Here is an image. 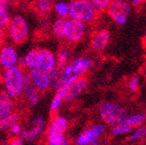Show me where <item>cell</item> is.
<instances>
[{
  "instance_id": "29",
  "label": "cell",
  "mask_w": 146,
  "mask_h": 145,
  "mask_svg": "<svg viewBox=\"0 0 146 145\" xmlns=\"http://www.w3.org/2000/svg\"><path fill=\"white\" fill-rule=\"evenodd\" d=\"M98 11H106L112 0H91Z\"/></svg>"
},
{
  "instance_id": "2",
  "label": "cell",
  "mask_w": 146,
  "mask_h": 145,
  "mask_svg": "<svg viewBox=\"0 0 146 145\" xmlns=\"http://www.w3.org/2000/svg\"><path fill=\"white\" fill-rule=\"evenodd\" d=\"M2 82L4 90L13 100H16L21 96L25 85L31 82V78L29 73L25 72L21 66L16 65L11 68L4 69Z\"/></svg>"
},
{
  "instance_id": "19",
  "label": "cell",
  "mask_w": 146,
  "mask_h": 145,
  "mask_svg": "<svg viewBox=\"0 0 146 145\" xmlns=\"http://www.w3.org/2000/svg\"><path fill=\"white\" fill-rule=\"evenodd\" d=\"M67 86L68 85H63L60 86L56 89L55 95L53 96L52 100L50 104V112L51 113H56L60 107L62 106L64 102H65V98H66L67 93Z\"/></svg>"
},
{
  "instance_id": "6",
  "label": "cell",
  "mask_w": 146,
  "mask_h": 145,
  "mask_svg": "<svg viewBox=\"0 0 146 145\" xmlns=\"http://www.w3.org/2000/svg\"><path fill=\"white\" fill-rule=\"evenodd\" d=\"M9 39L14 44H23L30 36V25L27 19L21 14L12 16L10 23L7 27Z\"/></svg>"
},
{
  "instance_id": "8",
  "label": "cell",
  "mask_w": 146,
  "mask_h": 145,
  "mask_svg": "<svg viewBox=\"0 0 146 145\" xmlns=\"http://www.w3.org/2000/svg\"><path fill=\"white\" fill-rule=\"evenodd\" d=\"M107 11L117 25H125L131 13V3L128 0H112Z\"/></svg>"
},
{
  "instance_id": "13",
  "label": "cell",
  "mask_w": 146,
  "mask_h": 145,
  "mask_svg": "<svg viewBox=\"0 0 146 145\" xmlns=\"http://www.w3.org/2000/svg\"><path fill=\"white\" fill-rule=\"evenodd\" d=\"M87 85V80L85 78H78L77 80H75L74 82H72L71 84H69L67 86V93L66 98H65V102H73L76 98H78L80 95L83 93V91L85 90Z\"/></svg>"
},
{
  "instance_id": "15",
  "label": "cell",
  "mask_w": 146,
  "mask_h": 145,
  "mask_svg": "<svg viewBox=\"0 0 146 145\" xmlns=\"http://www.w3.org/2000/svg\"><path fill=\"white\" fill-rule=\"evenodd\" d=\"M111 35L107 30H100L94 33L90 40V48L94 52H102L105 50L110 42Z\"/></svg>"
},
{
  "instance_id": "30",
  "label": "cell",
  "mask_w": 146,
  "mask_h": 145,
  "mask_svg": "<svg viewBox=\"0 0 146 145\" xmlns=\"http://www.w3.org/2000/svg\"><path fill=\"white\" fill-rule=\"evenodd\" d=\"M23 127L21 126V122L17 121V122L13 123V124L10 126L8 131L12 136H21V132H23Z\"/></svg>"
},
{
  "instance_id": "18",
  "label": "cell",
  "mask_w": 146,
  "mask_h": 145,
  "mask_svg": "<svg viewBox=\"0 0 146 145\" xmlns=\"http://www.w3.org/2000/svg\"><path fill=\"white\" fill-rule=\"evenodd\" d=\"M13 98L6 91H0V118L6 117L13 113Z\"/></svg>"
},
{
  "instance_id": "16",
  "label": "cell",
  "mask_w": 146,
  "mask_h": 145,
  "mask_svg": "<svg viewBox=\"0 0 146 145\" xmlns=\"http://www.w3.org/2000/svg\"><path fill=\"white\" fill-rule=\"evenodd\" d=\"M21 96H23V100H25V102L29 106L35 107V106H36V104L41 102L42 91L36 88L32 82H29V83H27L25 85V88H23Z\"/></svg>"
},
{
  "instance_id": "20",
  "label": "cell",
  "mask_w": 146,
  "mask_h": 145,
  "mask_svg": "<svg viewBox=\"0 0 146 145\" xmlns=\"http://www.w3.org/2000/svg\"><path fill=\"white\" fill-rule=\"evenodd\" d=\"M9 0H0V30H7L10 21L11 14L9 11Z\"/></svg>"
},
{
  "instance_id": "17",
  "label": "cell",
  "mask_w": 146,
  "mask_h": 145,
  "mask_svg": "<svg viewBox=\"0 0 146 145\" xmlns=\"http://www.w3.org/2000/svg\"><path fill=\"white\" fill-rule=\"evenodd\" d=\"M19 64L23 68H27L29 70L40 67V50L32 49L23 58H21Z\"/></svg>"
},
{
  "instance_id": "22",
  "label": "cell",
  "mask_w": 146,
  "mask_h": 145,
  "mask_svg": "<svg viewBox=\"0 0 146 145\" xmlns=\"http://www.w3.org/2000/svg\"><path fill=\"white\" fill-rule=\"evenodd\" d=\"M53 10L58 17L66 18L67 16H69L70 12V3H68L67 0H57L56 2H54Z\"/></svg>"
},
{
  "instance_id": "5",
  "label": "cell",
  "mask_w": 146,
  "mask_h": 145,
  "mask_svg": "<svg viewBox=\"0 0 146 145\" xmlns=\"http://www.w3.org/2000/svg\"><path fill=\"white\" fill-rule=\"evenodd\" d=\"M98 12V9L91 0H72L70 2L69 16L84 23L85 25L96 21Z\"/></svg>"
},
{
  "instance_id": "35",
  "label": "cell",
  "mask_w": 146,
  "mask_h": 145,
  "mask_svg": "<svg viewBox=\"0 0 146 145\" xmlns=\"http://www.w3.org/2000/svg\"><path fill=\"white\" fill-rule=\"evenodd\" d=\"M145 79H146V71H145Z\"/></svg>"
},
{
  "instance_id": "25",
  "label": "cell",
  "mask_w": 146,
  "mask_h": 145,
  "mask_svg": "<svg viewBox=\"0 0 146 145\" xmlns=\"http://www.w3.org/2000/svg\"><path fill=\"white\" fill-rule=\"evenodd\" d=\"M144 139H146V127L143 125L133 128L128 136V140L130 142H141Z\"/></svg>"
},
{
  "instance_id": "9",
  "label": "cell",
  "mask_w": 146,
  "mask_h": 145,
  "mask_svg": "<svg viewBox=\"0 0 146 145\" xmlns=\"http://www.w3.org/2000/svg\"><path fill=\"white\" fill-rule=\"evenodd\" d=\"M106 133V127L104 124H96L86 128L75 138V144L77 145H96L100 143L102 137Z\"/></svg>"
},
{
  "instance_id": "3",
  "label": "cell",
  "mask_w": 146,
  "mask_h": 145,
  "mask_svg": "<svg viewBox=\"0 0 146 145\" xmlns=\"http://www.w3.org/2000/svg\"><path fill=\"white\" fill-rule=\"evenodd\" d=\"M69 122L66 117L56 115L51 119L46 128V143L49 145H67L69 144L66 137Z\"/></svg>"
},
{
  "instance_id": "33",
  "label": "cell",
  "mask_w": 146,
  "mask_h": 145,
  "mask_svg": "<svg viewBox=\"0 0 146 145\" xmlns=\"http://www.w3.org/2000/svg\"><path fill=\"white\" fill-rule=\"evenodd\" d=\"M143 0H131V4L134 6H138L139 4H141V2Z\"/></svg>"
},
{
  "instance_id": "14",
  "label": "cell",
  "mask_w": 146,
  "mask_h": 145,
  "mask_svg": "<svg viewBox=\"0 0 146 145\" xmlns=\"http://www.w3.org/2000/svg\"><path fill=\"white\" fill-rule=\"evenodd\" d=\"M57 67V56L47 48L40 50V68L50 72Z\"/></svg>"
},
{
  "instance_id": "10",
  "label": "cell",
  "mask_w": 146,
  "mask_h": 145,
  "mask_svg": "<svg viewBox=\"0 0 146 145\" xmlns=\"http://www.w3.org/2000/svg\"><path fill=\"white\" fill-rule=\"evenodd\" d=\"M86 34V25L74 18L67 19L65 25L64 39L69 43H78Z\"/></svg>"
},
{
  "instance_id": "34",
  "label": "cell",
  "mask_w": 146,
  "mask_h": 145,
  "mask_svg": "<svg viewBox=\"0 0 146 145\" xmlns=\"http://www.w3.org/2000/svg\"><path fill=\"white\" fill-rule=\"evenodd\" d=\"M144 40H145V42H146V33H145V36H144Z\"/></svg>"
},
{
  "instance_id": "23",
  "label": "cell",
  "mask_w": 146,
  "mask_h": 145,
  "mask_svg": "<svg viewBox=\"0 0 146 145\" xmlns=\"http://www.w3.org/2000/svg\"><path fill=\"white\" fill-rule=\"evenodd\" d=\"M54 2L53 0H36L35 1V9L40 15H48L53 10Z\"/></svg>"
},
{
  "instance_id": "31",
  "label": "cell",
  "mask_w": 146,
  "mask_h": 145,
  "mask_svg": "<svg viewBox=\"0 0 146 145\" xmlns=\"http://www.w3.org/2000/svg\"><path fill=\"white\" fill-rule=\"evenodd\" d=\"M25 143V141L21 139V136H14L13 139H11V141H9V144L11 145H23Z\"/></svg>"
},
{
  "instance_id": "4",
  "label": "cell",
  "mask_w": 146,
  "mask_h": 145,
  "mask_svg": "<svg viewBox=\"0 0 146 145\" xmlns=\"http://www.w3.org/2000/svg\"><path fill=\"white\" fill-rule=\"evenodd\" d=\"M98 111L104 124L111 127L124 121L127 116V111L122 104L109 100L100 102Z\"/></svg>"
},
{
  "instance_id": "11",
  "label": "cell",
  "mask_w": 146,
  "mask_h": 145,
  "mask_svg": "<svg viewBox=\"0 0 146 145\" xmlns=\"http://www.w3.org/2000/svg\"><path fill=\"white\" fill-rule=\"evenodd\" d=\"M19 55L16 48L12 45H2L0 48V67L3 69L19 65Z\"/></svg>"
},
{
  "instance_id": "28",
  "label": "cell",
  "mask_w": 146,
  "mask_h": 145,
  "mask_svg": "<svg viewBox=\"0 0 146 145\" xmlns=\"http://www.w3.org/2000/svg\"><path fill=\"white\" fill-rule=\"evenodd\" d=\"M140 88V77L138 75H133L128 82V89L131 92H137Z\"/></svg>"
},
{
  "instance_id": "24",
  "label": "cell",
  "mask_w": 146,
  "mask_h": 145,
  "mask_svg": "<svg viewBox=\"0 0 146 145\" xmlns=\"http://www.w3.org/2000/svg\"><path fill=\"white\" fill-rule=\"evenodd\" d=\"M133 130V127H131L125 120L122 121L121 123L115 125L112 127L111 130V135L113 137H121L124 135H129L131 131Z\"/></svg>"
},
{
  "instance_id": "27",
  "label": "cell",
  "mask_w": 146,
  "mask_h": 145,
  "mask_svg": "<svg viewBox=\"0 0 146 145\" xmlns=\"http://www.w3.org/2000/svg\"><path fill=\"white\" fill-rule=\"evenodd\" d=\"M57 66L59 68L65 66L66 64L69 63V59H70L71 57V52L69 50L68 48H62L58 51L57 53Z\"/></svg>"
},
{
  "instance_id": "12",
  "label": "cell",
  "mask_w": 146,
  "mask_h": 145,
  "mask_svg": "<svg viewBox=\"0 0 146 145\" xmlns=\"http://www.w3.org/2000/svg\"><path fill=\"white\" fill-rule=\"evenodd\" d=\"M29 75H30L31 82L42 92L47 91L52 86V80H51L49 72L40 67L31 69Z\"/></svg>"
},
{
  "instance_id": "32",
  "label": "cell",
  "mask_w": 146,
  "mask_h": 145,
  "mask_svg": "<svg viewBox=\"0 0 146 145\" xmlns=\"http://www.w3.org/2000/svg\"><path fill=\"white\" fill-rule=\"evenodd\" d=\"M3 41H4V35H3V31L0 30V48L2 47Z\"/></svg>"
},
{
  "instance_id": "1",
  "label": "cell",
  "mask_w": 146,
  "mask_h": 145,
  "mask_svg": "<svg viewBox=\"0 0 146 145\" xmlns=\"http://www.w3.org/2000/svg\"><path fill=\"white\" fill-rule=\"evenodd\" d=\"M92 67V60L89 57H78L60 68L59 79L53 85L55 89L63 85H69L82 77Z\"/></svg>"
},
{
  "instance_id": "7",
  "label": "cell",
  "mask_w": 146,
  "mask_h": 145,
  "mask_svg": "<svg viewBox=\"0 0 146 145\" xmlns=\"http://www.w3.org/2000/svg\"><path fill=\"white\" fill-rule=\"evenodd\" d=\"M46 128L47 123L45 118L42 116H36L27 123L25 127H23L21 137L25 142L34 143L43 136L46 132Z\"/></svg>"
},
{
  "instance_id": "26",
  "label": "cell",
  "mask_w": 146,
  "mask_h": 145,
  "mask_svg": "<svg viewBox=\"0 0 146 145\" xmlns=\"http://www.w3.org/2000/svg\"><path fill=\"white\" fill-rule=\"evenodd\" d=\"M66 18L59 17L55 19L52 25V32L56 38L64 39V32H65V25H66Z\"/></svg>"
},
{
  "instance_id": "21",
  "label": "cell",
  "mask_w": 146,
  "mask_h": 145,
  "mask_svg": "<svg viewBox=\"0 0 146 145\" xmlns=\"http://www.w3.org/2000/svg\"><path fill=\"white\" fill-rule=\"evenodd\" d=\"M125 121L130 125L131 127H139L145 124L146 122V114L143 112H134L126 116Z\"/></svg>"
}]
</instances>
